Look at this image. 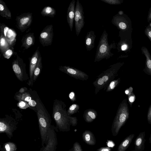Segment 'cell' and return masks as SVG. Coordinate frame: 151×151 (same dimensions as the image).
Masks as SVG:
<instances>
[{"instance_id": "obj_1", "label": "cell", "mask_w": 151, "mask_h": 151, "mask_svg": "<svg viewBox=\"0 0 151 151\" xmlns=\"http://www.w3.org/2000/svg\"><path fill=\"white\" fill-rule=\"evenodd\" d=\"M66 105L60 100L54 101L52 116L55 121L57 129L60 131L67 132L70 130L71 125L76 126L78 124L76 117L68 116L66 110Z\"/></svg>"}, {"instance_id": "obj_2", "label": "cell", "mask_w": 151, "mask_h": 151, "mask_svg": "<svg viewBox=\"0 0 151 151\" xmlns=\"http://www.w3.org/2000/svg\"><path fill=\"white\" fill-rule=\"evenodd\" d=\"M124 64L118 62L111 65L108 69L99 75L93 84L95 87V93L97 94L103 89L105 90L110 83L117 76L118 71Z\"/></svg>"}, {"instance_id": "obj_3", "label": "cell", "mask_w": 151, "mask_h": 151, "mask_svg": "<svg viewBox=\"0 0 151 151\" xmlns=\"http://www.w3.org/2000/svg\"><path fill=\"white\" fill-rule=\"evenodd\" d=\"M42 147L47 142L48 132L51 125V119L41 101L37 107L36 112Z\"/></svg>"}, {"instance_id": "obj_4", "label": "cell", "mask_w": 151, "mask_h": 151, "mask_svg": "<svg viewBox=\"0 0 151 151\" xmlns=\"http://www.w3.org/2000/svg\"><path fill=\"white\" fill-rule=\"evenodd\" d=\"M13 114H6L0 119V133H5L9 139L13 136V133L17 128L18 121L22 116L17 109H13Z\"/></svg>"}, {"instance_id": "obj_5", "label": "cell", "mask_w": 151, "mask_h": 151, "mask_svg": "<svg viewBox=\"0 0 151 151\" xmlns=\"http://www.w3.org/2000/svg\"><path fill=\"white\" fill-rule=\"evenodd\" d=\"M129 117V111L126 98L120 103L111 128L112 135H117L122 126L125 123Z\"/></svg>"}, {"instance_id": "obj_6", "label": "cell", "mask_w": 151, "mask_h": 151, "mask_svg": "<svg viewBox=\"0 0 151 151\" xmlns=\"http://www.w3.org/2000/svg\"><path fill=\"white\" fill-rule=\"evenodd\" d=\"M116 48L115 43H111L109 44L108 34L104 30L100 38L96 51L94 62H99L105 59L106 60L112 57L114 54L111 52L112 49Z\"/></svg>"}, {"instance_id": "obj_7", "label": "cell", "mask_w": 151, "mask_h": 151, "mask_svg": "<svg viewBox=\"0 0 151 151\" xmlns=\"http://www.w3.org/2000/svg\"><path fill=\"white\" fill-rule=\"evenodd\" d=\"M14 98L17 100L27 102L29 106V108L36 113L37 106L41 100L36 91L28 90L27 88L23 92H17Z\"/></svg>"}, {"instance_id": "obj_8", "label": "cell", "mask_w": 151, "mask_h": 151, "mask_svg": "<svg viewBox=\"0 0 151 151\" xmlns=\"http://www.w3.org/2000/svg\"><path fill=\"white\" fill-rule=\"evenodd\" d=\"M12 67L15 74L19 80L22 82L29 80V77L27 73L26 65L18 55L16 59L12 62Z\"/></svg>"}, {"instance_id": "obj_9", "label": "cell", "mask_w": 151, "mask_h": 151, "mask_svg": "<svg viewBox=\"0 0 151 151\" xmlns=\"http://www.w3.org/2000/svg\"><path fill=\"white\" fill-rule=\"evenodd\" d=\"M74 20L76 34L78 36L85 24L83 8L79 0L77 1L75 7Z\"/></svg>"}, {"instance_id": "obj_10", "label": "cell", "mask_w": 151, "mask_h": 151, "mask_svg": "<svg viewBox=\"0 0 151 151\" xmlns=\"http://www.w3.org/2000/svg\"><path fill=\"white\" fill-rule=\"evenodd\" d=\"M56 131L58 130L56 127L51 125L48 132L47 140L45 146L42 147L40 151H55L58 145Z\"/></svg>"}, {"instance_id": "obj_11", "label": "cell", "mask_w": 151, "mask_h": 151, "mask_svg": "<svg viewBox=\"0 0 151 151\" xmlns=\"http://www.w3.org/2000/svg\"><path fill=\"white\" fill-rule=\"evenodd\" d=\"M32 14L27 12L16 17V27L22 32H23L31 25L32 20Z\"/></svg>"}, {"instance_id": "obj_12", "label": "cell", "mask_w": 151, "mask_h": 151, "mask_svg": "<svg viewBox=\"0 0 151 151\" xmlns=\"http://www.w3.org/2000/svg\"><path fill=\"white\" fill-rule=\"evenodd\" d=\"M59 70L70 76L83 81H86L89 76L84 72L76 68L69 66H60Z\"/></svg>"}, {"instance_id": "obj_13", "label": "cell", "mask_w": 151, "mask_h": 151, "mask_svg": "<svg viewBox=\"0 0 151 151\" xmlns=\"http://www.w3.org/2000/svg\"><path fill=\"white\" fill-rule=\"evenodd\" d=\"M53 37V25L51 24L47 25L40 33L39 36L40 42L43 47L51 45Z\"/></svg>"}, {"instance_id": "obj_14", "label": "cell", "mask_w": 151, "mask_h": 151, "mask_svg": "<svg viewBox=\"0 0 151 151\" xmlns=\"http://www.w3.org/2000/svg\"><path fill=\"white\" fill-rule=\"evenodd\" d=\"M40 54L39 48H37L29 59V79L27 83L29 86H32L33 85L34 82L33 79L34 73Z\"/></svg>"}, {"instance_id": "obj_15", "label": "cell", "mask_w": 151, "mask_h": 151, "mask_svg": "<svg viewBox=\"0 0 151 151\" xmlns=\"http://www.w3.org/2000/svg\"><path fill=\"white\" fill-rule=\"evenodd\" d=\"M75 1L72 0L69 5L67 11V22L71 31H72L73 26L75 13Z\"/></svg>"}, {"instance_id": "obj_16", "label": "cell", "mask_w": 151, "mask_h": 151, "mask_svg": "<svg viewBox=\"0 0 151 151\" xmlns=\"http://www.w3.org/2000/svg\"><path fill=\"white\" fill-rule=\"evenodd\" d=\"M35 41V39L33 33H29L24 35L21 40L22 47L24 49L27 50L33 45Z\"/></svg>"}, {"instance_id": "obj_17", "label": "cell", "mask_w": 151, "mask_h": 151, "mask_svg": "<svg viewBox=\"0 0 151 151\" xmlns=\"http://www.w3.org/2000/svg\"><path fill=\"white\" fill-rule=\"evenodd\" d=\"M96 38V35L94 31L91 30L87 32L85 37L84 43L88 51L91 50L94 47Z\"/></svg>"}, {"instance_id": "obj_18", "label": "cell", "mask_w": 151, "mask_h": 151, "mask_svg": "<svg viewBox=\"0 0 151 151\" xmlns=\"http://www.w3.org/2000/svg\"><path fill=\"white\" fill-rule=\"evenodd\" d=\"M145 132H141L136 137L134 142V150L137 151H143L145 149Z\"/></svg>"}, {"instance_id": "obj_19", "label": "cell", "mask_w": 151, "mask_h": 151, "mask_svg": "<svg viewBox=\"0 0 151 151\" xmlns=\"http://www.w3.org/2000/svg\"><path fill=\"white\" fill-rule=\"evenodd\" d=\"M141 50L146 58L145 67L144 71L146 74L151 76V55L145 47H142Z\"/></svg>"}, {"instance_id": "obj_20", "label": "cell", "mask_w": 151, "mask_h": 151, "mask_svg": "<svg viewBox=\"0 0 151 151\" xmlns=\"http://www.w3.org/2000/svg\"><path fill=\"white\" fill-rule=\"evenodd\" d=\"M111 22L113 24L122 30H126L127 28V25L125 19L121 16H114Z\"/></svg>"}, {"instance_id": "obj_21", "label": "cell", "mask_w": 151, "mask_h": 151, "mask_svg": "<svg viewBox=\"0 0 151 151\" xmlns=\"http://www.w3.org/2000/svg\"><path fill=\"white\" fill-rule=\"evenodd\" d=\"M82 138L83 141L87 145H94L96 144V141L95 136L89 130H86L83 132Z\"/></svg>"}, {"instance_id": "obj_22", "label": "cell", "mask_w": 151, "mask_h": 151, "mask_svg": "<svg viewBox=\"0 0 151 151\" xmlns=\"http://www.w3.org/2000/svg\"><path fill=\"white\" fill-rule=\"evenodd\" d=\"M98 114L96 110L93 109H89L86 110L83 114V118L85 121L91 123L97 117Z\"/></svg>"}, {"instance_id": "obj_23", "label": "cell", "mask_w": 151, "mask_h": 151, "mask_svg": "<svg viewBox=\"0 0 151 151\" xmlns=\"http://www.w3.org/2000/svg\"><path fill=\"white\" fill-rule=\"evenodd\" d=\"M135 135L131 134L127 137L119 145L117 151H125L131 143Z\"/></svg>"}, {"instance_id": "obj_24", "label": "cell", "mask_w": 151, "mask_h": 151, "mask_svg": "<svg viewBox=\"0 0 151 151\" xmlns=\"http://www.w3.org/2000/svg\"><path fill=\"white\" fill-rule=\"evenodd\" d=\"M0 15L3 17L11 19L12 15L11 12L5 3L2 0H0Z\"/></svg>"}, {"instance_id": "obj_25", "label": "cell", "mask_w": 151, "mask_h": 151, "mask_svg": "<svg viewBox=\"0 0 151 151\" xmlns=\"http://www.w3.org/2000/svg\"><path fill=\"white\" fill-rule=\"evenodd\" d=\"M0 38V49L3 54L12 46L3 35L1 33Z\"/></svg>"}, {"instance_id": "obj_26", "label": "cell", "mask_w": 151, "mask_h": 151, "mask_svg": "<svg viewBox=\"0 0 151 151\" xmlns=\"http://www.w3.org/2000/svg\"><path fill=\"white\" fill-rule=\"evenodd\" d=\"M56 14L55 10L49 6H45L42 10L41 14L44 16L54 17Z\"/></svg>"}, {"instance_id": "obj_27", "label": "cell", "mask_w": 151, "mask_h": 151, "mask_svg": "<svg viewBox=\"0 0 151 151\" xmlns=\"http://www.w3.org/2000/svg\"><path fill=\"white\" fill-rule=\"evenodd\" d=\"M42 68V57L40 54L37 63L34 73L33 79L34 83L36 81L39 75L41 73Z\"/></svg>"}, {"instance_id": "obj_28", "label": "cell", "mask_w": 151, "mask_h": 151, "mask_svg": "<svg viewBox=\"0 0 151 151\" xmlns=\"http://www.w3.org/2000/svg\"><path fill=\"white\" fill-rule=\"evenodd\" d=\"M120 81L121 79L120 78L112 81L107 86L106 89V91L108 92L113 90L119 85Z\"/></svg>"}, {"instance_id": "obj_29", "label": "cell", "mask_w": 151, "mask_h": 151, "mask_svg": "<svg viewBox=\"0 0 151 151\" xmlns=\"http://www.w3.org/2000/svg\"><path fill=\"white\" fill-rule=\"evenodd\" d=\"M3 149L5 151H16L17 146L13 142H8L3 145Z\"/></svg>"}, {"instance_id": "obj_30", "label": "cell", "mask_w": 151, "mask_h": 151, "mask_svg": "<svg viewBox=\"0 0 151 151\" xmlns=\"http://www.w3.org/2000/svg\"><path fill=\"white\" fill-rule=\"evenodd\" d=\"M80 108L79 105L77 104H73L71 105L67 111V114L70 116L76 113Z\"/></svg>"}, {"instance_id": "obj_31", "label": "cell", "mask_w": 151, "mask_h": 151, "mask_svg": "<svg viewBox=\"0 0 151 151\" xmlns=\"http://www.w3.org/2000/svg\"><path fill=\"white\" fill-rule=\"evenodd\" d=\"M106 4L110 5H119L123 2L122 0H100Z\"/></svg>"}, {"instance_id": "obj_32", "label": "cell", "mask_w": 151, "mask_h": 151, "mask_svg": "<svg viewBox=\"0 0 151 151\" xmlns=\"http://www.w3.org/2000/svg\"><path fill=\"white\" fill-rule=\"evenodd\" d=\"M68 151H83V150L80 143L76 142L73 144L72 147Z\"/></svg>"}, {"instance_id": "obj_33", "label": "cell", "mask_w": 151, "mask_h": 151, "mask_svg": "<svg viewBox=\"0 0 151 151\" xmlns=\"http://www.w3.org/2000/svg\"><path fill=\"white\" fill-rule=\"evenodd\" d=\"M13 52V48L12 47L7 50L2 54L4 57L7 59L10 58Z\"/></svg>"}, {"instance_id": "obj_34", "label": "cell", "mask_w": 151, "mask_h": 151, "mask_svg": "<svg viewBox=\"0 0 151 151\" xmlns=\"http://www.w3.org/2000/svg\"><path fill=\"white\" fill-rule=\"evenodd\" d=\"M17 105V106L21 109H25L30 107L28 104L26 102L23 101H19Z\"/></svg>"}, {"instance_id": "obj_35", "label": "cell", "mask_w": 151, "mask_h": 151, "mask_svg": "<svg viewBox=\"0 0 151 151\" xmlns=\"http://www.w3.org/2000/svg\"><path fill=\"white\" fill-rule=\"evenodd\" d=\"M135 96L133 92L128 96V101L131 107H132L133 103L135 101Z\"/></svg>"}, {"instance_id": "obj_36", "label": "cell", "mask_w": 151, "mask_h": 151, "mask_svg": "<svg viewBox=\"0 0 151 151\" xmlns=\"http://www.w3.org/2000/svg\"><path fill=\"white\" fill-rule=\"evenodd\" d=\"M69 97L70 100L73 102L76 101V94L73 91L71 92L69 94Z\"/></svg>"}, {"instance_id": "obj_37", "label": "cell", "mask_w": 151, "mask_h": 151, "mask_svg": "<svg viewBox=\"0 0 151 151\" xmlns=\"http://www.w3.org/2000/svg\"><path fill=\"white\" fill-rule=\"evenodd\" d=\"M145 33L151 41V27H147L145 30Z\"/></svg>"}, {"instance_id": "obj_38", "label": "cell", "mask_w": 151, "mask_h": 151, "mask_svg": "<svg viewBox=\"0 0 151 151\" xmlns=\"http://www.w3.org/2000/svg\"><path fill=\"white\" fill-rule=\"evenodd\" d=\"M147 120L148 123L151 124V104L148 108L147 114Z\"/></svg>"}, {"instance_id": "obj_39", "label": "cell", "mask_w": 151, "mask_h": 151, "mask_svg": "<svg viewBox=\"0 0 151 151\" xmlns=\"http://www.w3.org/2000/svg\"><path fill=\"white\" fill-rule=\"evenodd\" d=\"M133 88L130 86L125 90L124 93L127 95L129 96L133 93Z\"/></svg>"}, {"instance_id": "obj_40", "label": "cell", "mask_w": 151, "mask_h": 151, "mask_svg": "<svg viewBox=\"0 0 151 151\" xmlns=\"http://www.w3.org/2000/svg\"><path fill=\"white\" fill-rule=\"evenodd\" d=\"M97 151H112L111 149L109 147H101L96 150Z\"/></svg>"}, {"instance_id": "obj_41", "label": "cell", "mask_w": 151, "mask_h": 151, "mask_svg": "<svg viewBox=\"0 0 151 151\" xmlns=\"http://www.w3.org/2000/svg\"><path fill=\"white\" fill-rule=\"evenodd\" d=\"M147 20L148 22H150L151 20V9L149 11L147 17Z\"/></svg>"}, {"instance_id": "obj_42", "label": "cell", "mask_w": 151, "mask_h": 151, "mask_svg": "<svg viewBox=\"0 0 151 151\" xmlns=\"http://www.w3.org/2000/svg\"><path fill=\"white\" fill-rule=\"evenodd\" d=\"M127 48V46L126 45H123L121 47V49L122 50H126Z\"/></svg>"}, {"instance_id": "obj_43", "label": "cell", "mask_w": 151, "mask_h": 151, "mask_svg": "<svg viewBox=\"0 0 151 151\" xmlns=\"http://www.w3.org/2000/svg\"><path fill=\"white\" fill-rule=\"evenodd\" d=\"M150 142L151 144V134H150V137L149 138Z\"/></svg>"}, {"instance_id": "obj_44", "label": "cell", "mask_w": 151, "mask_h": 151, "mask_svg": "<svg viewBox=\"0 0 151 151\" xmlns=\"http://www.w3.org/2000/svg\"><path fill=\"white\" fill-rule=\"evenodd\" d=\"M119 14L120 15H122V14H123V12L122 11H119Z\"/></svg>"}, {"instance_id": "obj_45", "label": "cell", "mask_w": 151, "mask_h": 151, "mask_svg": "<svg viewBox=\"0 0 151 151\" xmlns=\"http://www.w3.org/2000/svg\"><path fill=\"white\" fill-rule=\"evenodd\" d=\"M149 27H151V23H150V25H149Z\"/></svg>"}, {"instance_id": "obj_46", "label": "cell", "mask_w": 151, "mask_h": 151, "mask_svg": "<svg viewBox=\"0 0 151 151\" xmlns=\"http://www.w3.org/2000/svg\"><path fill=\"white\" fill-rule=\"evenodd\" d=\"M131 151H137L135 150H132Z\"/></svg>"}]
</instances>
